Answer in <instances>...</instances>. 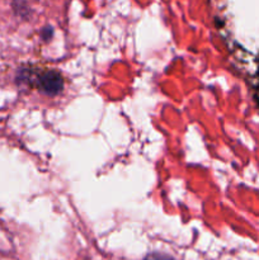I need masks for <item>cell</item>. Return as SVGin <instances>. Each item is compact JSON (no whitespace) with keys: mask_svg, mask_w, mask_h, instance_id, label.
<instances>
[{"mask_svg":"<svg viewBox=\"0 0 259 260\" xmlns=\"http://www.w3.org/2000/svg\"><path fill=\"white\" fill-rule=\"evenodd\" d=\"M144 260H175V259L173 258V256L168 255V254L157 253V251H155V253L147 254Z\"/></svg>","mask_w":259,"mask_h":260,"instance_id":"obj_2","label":"cell"},{"mask_svg":"<svg viewBox=\"0 0 259 260\" xmlns=\"http://www.w3.org/2000/svg\"><path fill=\"white\" fill-rule=\"evenodd\" d=\"M19 81H30L37 86L38 90L48 96H55L61 93L63 89V79L60 73L55 70H46L42 73H37L33 76L22 75L18 76Z\"/></svg>","mask_w":259,"mask_h":260,"instance_id":"obj_1","label":"cell"}]
</instances>
